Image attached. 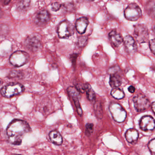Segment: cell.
Instances as JSON below:
<instances>
[{
    "instance_id": "obj_1",
    "label": "cell",
    "mask_w": 155,
    "mask_h": 155,
    "mask_svg": "<svg viewBox=\"0 0 155 155\" xmlns=\"http://www.w3.org/2000/svg\"><path fill=\"white\" fill-rule=\"evenodd\" d=\"M31 131V128L26 121L15 119L8 126L7 134L11 143L13 145H19L22 142L24 135Z\"/></svg>"
},
{
    "instance_id": "obj_2",
    "label": "cell",
    "mask_w": 155,
    "mask_h": 155,
    "mask_svg": "<svg viewBox=\"0 0 155 155\" xmlns=\"http://www.w3.org/2000/svg\"><path fill=\"white\" fill-rule=\"evenodd\" d=\"M25 87L18 82H11L6 84L1 89V95L4 97H12L23 93Z\"/></svg>"
},
{
    "instance_id": "obj_3",
    "label": "cell",
    "mask_w": 155,
    "mask_h": 155,
    "mask_svg": "<svg viewBox=\"0 0 155 155\" xmlns=\"http://www.w3.org/2000/svg\"><path fill=\"white\" fill-rule=\"evenodd\" d=\"M30 60L28 52L23 51H17L13 52L9 58V62L15 67H20L27 64Z\"/></svg>"
},
{
    "instance_id": "obj_4",
    "label": "cell",
    "mask_w": 155,
    "mask_h": 155,
    "mask_svg": "<svg viewBox=\"0 0 155 155\" xmlns=\"http://www.w3.org/2000/svg\"><path fill=\"white\" fill-rule=\"evenodd\" d=\"M109 109L112 118L116 122L121 123L125 121L127 117V112L119 104L111 102Z\"/></svg>"
},
{
    "instance_id": "obj_5",
    "label": "cell",
    "mask_w": 155,
    "mask_h": 155,
    "mask_svg": "<svg viewBox=\"0 0 155 155\" xmlns=\"http://www.w3.org/2000/svg\"><path fill=\"white\" fill-rule=\"evenodd\" d=\"M74 26L68 21L64 20L61 21L58 26V35L61 38H69L74 34Z\"/></svg>"
},
{
    "instance_id": "obj_6",
    "label": "cell",
    "mask_w": 155,
    "mask_h": 155,
    "mask_svg": "<svg viewBox=\"0 0 155 155\" xmlns=\"http://www.w3.org/2000/svg\"><path fill=\"white\" fill-rule=\"evenodd\" d=\"M126 19L130 21H136L142 16V12L140 8L135 3H131L127 7L124 11Z\"/></svg>"
},
{
    "instance_id": "obj_7",
    "label": "cell",
    "mask_w": 155,
    "mask_h": 155,
    "mask_svg": "<svg viewBox=\"0 0 155 155\" xmlns=\"http://www.w3.org/2000/svg\"><path fill=\"white\" fill-rule=\"evenodd\" d=\"M134 36L135 39L138 43L147 42L149 38L147 28L143 24L136 25L134 27Z\"/></svg>"
},
{
    "instance_id": "obj_8",
    "label": "cell",
    "mask_w": 155,
    "mask_h": 155,
    "mask_svg": "<svg viewBox=\"0 0 155 155\" xmlns=\"http://www.w3.org/2000/svg\"><path fill=\"white\" fill-rule=\"evenodd\" d=\"M133 101L135 109L138 112L145 111L150 106V102L148 99L142 94H138L134 96Z\"/></svg>"
},
{
    "instance_id": "obj_9",
    "label": "cell",
    "mask_w": 155,
    "mask_h": 155,
    "mask_svg": "<svg viewBox=\"0 0 155 155\" xmlns=\"http://www.w3.org/2000/svg\"><path fill=\"white\" fill-rule=\"evenodd\" d=\"M25 47L30 51L35 52L38 51L41 47V42L38 37L31 35L25 39Z\"/></svg>"
},
{
    "instance_id": "obj_10",
    "label": "cell",
    "mask_w": 155,
    "mask_h": 155,
    "mask_svg": "<svg viewBox=\"0 0 155 155\" xmlns=\"http://www.w3.org/2000/svg\"><path fill=\"white\" fill-rule=\"evenodd\" d=\"M68 93L71 97H72L74 104L77 109V112L80 116L81 117L83 114L82 108L81 107L80 103L79 102V99L80 98V92L77 90L75 87H70L68 88Z\"/></svg>"
},
{
    "instance_id": "obj_11",
    "label": "cell",
    "mask_w": 155,
    "mask_h": 155,
    "mask_svg": "<svg viewBox=\"0 0 155 155\" xmlns=\"http://www.w3.org/2000/svg\"><path fill=\"white\" fill-rule=\"evenodd\" d=\"M139 127L143 131L153 130L155 129V120L151 116H143L140 120Z\"/></svg>"
},
{
    "instance_id": "obj_12",
    "label": "cell",
    "mask_w": 155,
    "mask_h": 155,
    "mask_svg": "<svg viewBox=\"0 0 155 155\" xmlns=\"http://www.w3.org/2000/svg\"><path fill=\"white\" fill-rule=\"evenodd\" d=\"M123 42L125 50L129 55H133L136 53L137 49V46L136 41L132 37L129 35L126 36L123 39Z\"/></svg>"
},
{
    "instance_id": "obj_13",
    "label": "cell",
    "mask_w": 155,
    "mask_h": 155,
    "mask_svg": "<svg viewBox=\"0 0 155 155\" xmlns=\"http://www.w3.org/2000/svg\"><path fill=\"white\" fill-rule=\"evenodd\" d=\"M51 19V15L48 11L43 10L39 12L35 17V23L39 26H43L47 24Z\"/></svg>"
},
{
    "instance_id": "obj_14",
    "label": "cell",
    "mask_w": 155,
    "mask_h": 155,
    "mask_svg": "<svg viewBox=\"0 0 155 155\" xmlns=\"http://www.w3.org/2000/svg\"><path fill=\"white\" fill-rule=\"evenodd\" d=\"M117 69H110V77L109 84L111 87H118L122 84V79L118 73Z\"/></svg>"
},
{
    "instance_id": "obj_15",
    "label": "cell",
    "mask_w": 155,
    "mask_h": 155,
    "mask_svg": "<svg viewBox=\"0 0 155 155\" xmlns=\"http://www.w3.org/2000/svg\"><path fill=\"white\" fill-rule=\"evenodd\" d=\"M88 24V19L86 17H81L76 21L75 28L79 34H83L86 32Z\"/></svg>"
},
{
    "instance_id": "obj_16",
    "label": "cell",
    "mask_w": 155,
    "mask_h": 155,
    "mask_svg": "<svg viewBox=\"0 0 155 155\" xmlns=\"http://www.w3.org/2000/svg\"><path fill=\"white\" fill-rule=\"evenodd\" d=\"M109 38L112 45L116 48L119 47L123 41L121 35L115 30L112 31L110 32Z\"/></svg>"
},
{
    "instance_id": "obj_17",
    "label": "cell",
    "mask_w": 155,
    "mask_h": 155,
    "mask_svg": "<svg viewBox=\"0 0 155 155\" xmlns=\"http://www.w3.org/2000/svg\"><path fill=\"white\" fill-rule=\"evenodd\" d=\"M138 137V132L135 129H129L126 131L125 133V138L126 140L129 143H131V144L137 141Z\"/></svg>"
},
{
    "instance_id": "obj_18",
    "label": "cell",
    "mask_w": 155,
    "mask_h": 155,
    "mask_svg": "<svg viewBox=\"0 0 155 155\" xmlns=\"http://www.w3.org/2000/svg\"><path fill=\"white\" fill-rule=\"evenodd\" d=\"M50 139L52 143L55 145H61L63 142V138L61 134L57 130H53L50 132Z\"/></svg>"
},
{
    "instance_id": "obj_19",
    "label": "cell",
    "mask_w": 155,
    "mask_h": 155,
    "mask_svg": "<svg viewBox=\"0 0 155 155\" xmlns=\"http://www.w3.org/2000/svg\"><path fill=\"white\" fill-rule=\"evenodd\" d=\"M51 110V104L49 100H44L41 103L39 107V111L43 115H48Z\"/></svg>"
},
{
    "instance_id": "obj_20",
    "label": "cell",
    "mask_w": 155,
    "mask_h": 155,
    "mask_svg": "<svg viewBox=\"0 0 155 155\" xmlns=\"http://www.w3.org/2000/svg\"><path fill=\"white\" fill-rule=\"evenodd\" d=\"M145 9L148 15L152 18H155V2L149 1L145 6Z\"/></svg>"
},
{
    "instance_id": "obj_21",
    "label": "cell",
    "mask_w": 155,
    "mask_h": 155,
    "mask_svg": "<svg viewBox=\"0 0 155 155\" xmlns=\"http://www.w3.org/2000/svg\"><path fill=\"white\" fill-rule=\"evenodd\" d=\"M30 1H20L17 5V9L20 12H25L27 11L30 6Z\"/></svg>"
},
{
    "instance_id": "obj_22",
    "label": "cell",
    "mask_w": 155,
    "mask_h": 155,
    "mask_svg": "<svg viewBox=\"0 0 155 155\" xmlns=\"http://www.w3.org/2000/svg\"><path fill=\"white\" fill-rule=\"evenodd\" d=\"M85 90L88 99L91 101H95L96 99V94L90 84L87 83L85 84Z\"/></svg>"
},
{
    "instance_id": "obj_23",
    "label": "cell",
    "mask_w": 155,
    "mask_h": 155,
    "mask_svg": "<svg viewBox=\"0 0 155 155\" xmlns=\"http://www.w3.org/2000/svg\"><path fill=\"white\" fill-rule=\"evenodd\" d=\"M110 94L113 97L117 99H121L125 97L124 91L118 87L112 89Z\"/></svg>"
},
{
    "instance_id": "obj_24",
    "label": "cell",
    "mask_w": 155,
    "mask_h": 155,
    "mask_svg": "<svg viewBox=\"0 0 155 155\" xmlns=\"http://www.w3.org/2000/svg\"><path fill=\"white\" fill-rule=\"evenodd\" d=\"M24 76L23 72L20 71L12 70L9 72L8 78H22Z\"/></svg>"
},
{
    "instance_id": "obj_25",
    "label": "cell",
    "mask_w": 155,
    "mask_h": 155,
    "mask_svg": "<svg viewBox=\"0 0 155 155\" xmlns=\"http://www.w3.org/2000/svg\"><path fill=\"white\" fill-rule=\"evenodd\" d=\"M94 110L95 114L98 118L101 119L103 117V112H102V107L100 103L98 102L96 103L94 106Z\"/></svg>"
},
{
    "instance_id": "obj_26",
    "label": "cell",
    "mask_w": 155,
    "mask_h": 155,
    "mask_svg": "<svg viewBox=\"0 0 155 155\" xmlns=\"http://www.w3.org/2000/svg\"><path fill=\"white\" fill-rule=\"evenodd\" d=\"M87 43V38L86 36H81L79 37L77 41V45L80 48L85 47Z\"/></svg>"
},
{
    "instance_id": "obj_27",
    "label": "cell",
    "mask_w": 155,
    "mask_h": 155,
    "mask_svg": "<svg viewBox=\"0 0 155 155\" xmlns=\"http://www.w3.org/2000/svg\"><path fill=\"white\" fill-rule=\"evenodd\" d=\"M94 131V125L92 123H88L86 125V135L90 137Z\"/></svg>"
},
{
    "instance_id": "obj_28",
    "label": "cell",
    "mask_w": 155,
    "mask_h": 155,
    "mask_svg": "<svg viewBox=\"0 0 155 155\" xmlns=\"http://www.w3.org/2000/svg\"><path fill=\"white\" fill-rule=\"evenodd\" d=\"M148 147L152 155H155V138L151 140L148 144Z\"/></svg>"
},
{
    "instance_id": "obj_29",
    "label": "cell",
    "mask_w": 155,
    "mask_h": 155,
    "mask_svg": "<svg viewBox=\"0 0 155 155\" xmlns=\"http://www.w3.org/2000/svg\"><path fill=\"white\" fill-rule=\"evenodd\" d=\"M61 4L58 2H53L51 4V9L52 11L57 12L61 8Z\"/></svg>"
},
{
    "instance_id": "obj_30",
    "label": "cell",
    "mask_w": 155,
    "mask_h": 155,
    "mask_svg": "<svg viewBox=\"0 0 155 155\" xmlns=\"http://www.w3.org/2000/svg\"><path fill=\"white\" fill-rule=\"evenodd\" d=\"M75 87L80 92L83 93L85 91V84H83L81 83H77L75 84Z\"/></svg>"
},
{
    "instance_id": "obj_31",
    "label": "cell",
    "mask_w": 155,
    "mask_h": 155,
    "mask_svg": "<svg viewBox=\"0 0 155 155\" xmlns=\"http://www.w3.org/2000/svg\"><path fill=\"white\" fill-rule=\"evenodd\" d=\"M63 7L65 9L66 11L70 12L71 11L73 10L74 9V5L73 3H70V2H68V3H64L63 5Z\"/></svg>"
},
{
    "instance_id": "obj_32",
    "label": "cell",
    "mask_w": 155,
    "mask_h": 155,
    "mask_svg": "<svg viewBox=\"0 0 155 155\" xmlns=\"http://www.w3.org/2000/svg\"><path fill=\"white\" fill-rule=\"evenodd\" d=\"M149 46L151 52L155 55V38L150 41Z\"/></svg>"
},
{
    "instance_id": "obj_33",
    "label": "cell",
    "mask_w": 155,
    "mask_h": 155,
    "mask_svg": "<svg viewBox=\"0 0 155 155\" xmlns=\"http://www.w3.org/2000/svg\"><path fill=\"white\" fill-rule=\"evenodd\" d=\"M128 90L130 93H133L135 91V88L133 86H130L128 88Z\"/></svg>"
},
{
    "instance_id": "obj_34",
    "label": "cell",
    "mask_w": 155,
    "mask_h": 155,
    "mask_svg": "<svg viewBox=\"0 0 155 155\" xmlns=\"http://www.w3.org/2000/svg\"><path fill=\"white\" fill-rule=\"evenodd\" d=\"M151 107L152 110H153V112L155 115V101H154L151 104Z\"/></svg>"
},
{
    "instance_id": "obj_35",
    "label": "cell",
    "mask_w": 155,
    "mask_h": 155,
    "mask_svg": "<svg viewBox=\"0 0 155 155\" xmlns=\"http://www.w3.org/2000/svg\"><path fill=\"white\" fill-rule=\"evenodd\" d=\"M11 1H8V0H4V1H3V5H7L9 4V3Z\"/></svg>"
},
{
    "instance_id": "obj_36",
    "label": "cell",
    "mask_w": 155,
    "mask_h": 155,
    "mask_svg": "<svg viewBox=\"0 0 155 155\" xmlns=\"http://www.w3.org/2000/svg\"><path fill=\"white\" fill-rule=\"evenodd\" d=\"M154 33H155V28H154Z\"/></svg>"
},
{
    "instance_id": "obj_37",
    "label": "cell",
    "mask_w": 155,
    "mask_h": 155,
    "mask_svg": "<svg viewBox=\"0 0 155 155\" xmlns=\"http://www.w3.org/2000/svg\"></svg>"
}]
</instances>
